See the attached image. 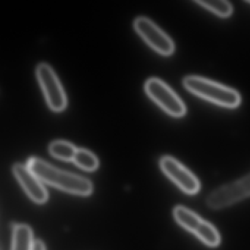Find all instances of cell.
<instances>
[{"instance_id":"1","label":"cell","mask_w":250,"mask_h":250,"mask_svg":"<svg viewBox=\"0 0 250 250\" xmlns=\"http://www.w3.org/2000/svg\"><path fill=\"white\" fill-rule=\"evenodd\" d=\"M27 165L42 182L52 187L77 195L93 192V184L87 178L58 169L40 158H30Z\"/></svg>"},{"instance_id":"2","label":"cell","mask_w":250,"mask_h":250,"mask_svg":"<svg viewBox=\"0 0 250 250\" xmlns=\"http://www.w3.org/2000/svg\"><path fill=\"white\" fill-rule=\"evenodd\" d=\"M183 84L190 93L218 106L233 109L241 102L236 90L204 77L188 76L183 80Z\"/></svg>"},{"instance_id":"3","label":"cell","mask_w":250,"mask_h":250,"mask_svg":"<svg viewBox=\"0 0 250 250\" xmlns=\"http://www.w3.org/2000/svg\"><path fill=\"white\" fill-rule=\"evenodd\" d=\"M173 216L179 225L195 235L206 245L211 247L219 245L221 238L216 228L192 210L184 206H177L174 208Z\"/></svg>"},{"instance_id":"4","label":"cell","mask_w":250,"mask_h":250,"mask_svg":"<svg viewBox=\"0 0 250 250\" xmlns=\"http://www.w3.org/2000/svg\"><path fill=\"white\" fill-rule=\"evenodd\" d=\"M145 89L149 97L171 116L181 118L187 113V107L181 98L160 79H149Z\"/></svg>"},{"instance_id":"5","label":"cell","mask_w":250,"mask_h":250,"mask_svg":"<svg viewBox=\"0 0 250 250\" xmlns=\"http://www.w3.org/2000/svg\"><path fill=\"white\" fill-rule=\"evenodd\" d=\"M250 197V174L235 182L219 187L207 197L208 206L217 210Z\"/></svg>"},{"instance_id":"6","label":"cell","mask_w":250,"mask_h":250,"mask_svg":"<svg viewBox=\"0 0 250 250\" xmlns=\"http://www.w3.org/2000/svg\"><path fill=\"white\" fill-rule=\"evenodd\" d=\"M36 74L49 107L56 112L63 110L67 105L66 96L52 67L46 63L39 64Z\"/></svg>"},{"instance_id":"7","label":"cell","mask_w":250,"mask_h":250,"mask_svg":"<svg viewBox=\"0 0 250 250\" xmlns=\"http://www.w3.org/2000/svg\"><path fill=\"white\" fill-rule=\"evenodd\" d=\"M134 26L138 34L155 51L166 56L173 53L174 42L151 20L147 17H138L134 21Z\"/></svg>"},{"instance_id":"8","label":"cell","mask_w":250,"mask_h":250,"mask_svg":"<svg viewBox=\"0 0 250 250\" xmlns=\"http://www.w3.org/2000/svg\"><path fill=\"white\" fill-rule=\"evenodd\" d=\"M160 167L164 173L184 192L195 194L200 191V181L197 177L175 158L163 156Z\"/></svg>"},{"instance_id":"9","label":"cell","mask_w":250,"mask_h":250,"mask_svg":"<svg viewBox=\"0 0 250 250\" xmlns=\"http://www.w3.org/2000/svg\"><path fill=\"white\" fill-rule=\"evenodd\" d=\"M13 172L27 195L39 204L47 201L49 194L42 181L34 172L22 164H16L13 167Z\"/></svg>"},{"instance_id":"10","label":"cell","mask_w":250,"mask_h":250,"mask_svg":"<svg viewBox=\"0 0 250 250\" xmlns=\"http://www.w3.org/2000/svg\"><path fill=\"white\" fill-rule=\"evenodd\" d=\"M33 241L31 228L24 224H18L13 229L12 250H32Z\"/></svg>"},{"instance_id":"11","label":"cell","mask_w":250,"mask_h":250,"mask_svg":"<svg viewBox=\"0 0 250 250\" xmlns=\"http://www.w3.org/2000/svg\"><path fill=\"white\" fill-rule=\"evenodd\" d=\"M77 150L74 145L64 140H55L49 147V152L54 157L63 161L73 160Z\"/></svg>"},{"instance_id":"12","label":"cell","mask_w":250,"mask_h":250,"mask_svg":"<svg viewBox=\"0 0 250 250\" xmlns=\"http://www.w3.org/2000/svg\"><path fill=\"white\" fill-rule=\"evenodd\" d=\"M195 2L218 17L223 18L229 17L233 11L232 5L226 0H197Z\"/></svg>"},{"instance_id":"13","label":"cell","mask_w":250,"mask_h":250,"mask_svg":"<svg viewBox=\"0 0 250 250\" xmlns=\"http://www.w3.org/2000/svg\"><path fill=\"white\" fill-rule=\"evenodd\" d=\"M74 163L86 171H94L99 167V159L90 150L77 148L74 159Z\"/></svg>"},{"instance_id":"14","label":"cell","mask_w":250,"mask_h":250,"mask_svg":"<svg viewBox=\"0 0 250 250\" xmlns=\"http://www.w3.org/2000/svg\"><path fill=\"white\" fill-rule=\"evenodd\" d=\"M32 250H46L44 244L40 240L34 241Z\"/></svg>"},{"instance_id":"15","label":"cell","mask_w":250,"mask_h":250,"mask_svg":"<svg viewBox=\"0 0 250 250\" xmlns=\"http://www.w3.org/2000/svg\"><path fill=\"white\" fill-rule=\"evenodd\" d=\"M247 3L250 4V0H249V1H247Z\"/></svg>"}]
</instances>
